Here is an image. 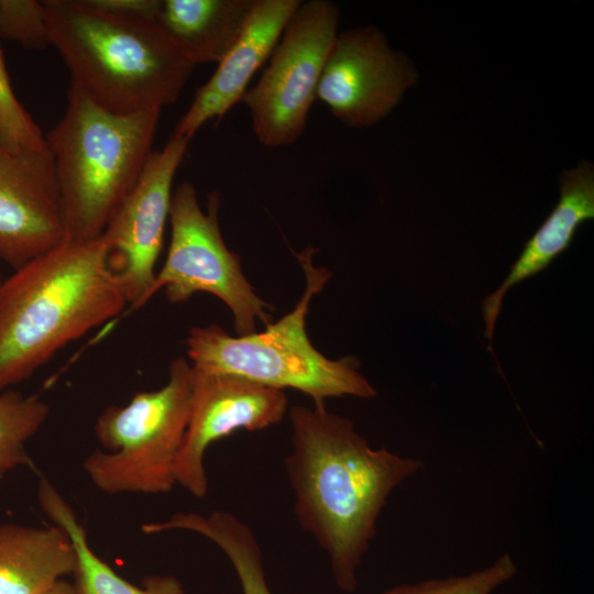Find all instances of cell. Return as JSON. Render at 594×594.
Masks as SVG:
<instances>
[{
  "instance_id": "cell-1",
  "label": "cell",
  "mask_w": 594,
  "mask_h": 594,
  "mask_svg": "<svg viewBox=\"0 0 594 594\" xmlns=\"http://www.w3.org/2000/svg\"><path fill=\"white\" fill-rule=\"evenodd\" d=\"M289 420L284 468L296 519L328 556L338 587L353 592L389 495L422 462L373 449L351 419L326 407L293 406Z\"/></svg>"
},
{
  "instance_id": "cell-2",
  "label": "cell",
  "mask_w": 594,
  "mask_h": 594,
  "mask_svg": "<svg viewBox=\"0 0 594 594\" xmlns=\"http://www.w3.org/2000/svg\"><path fill=\"white\" fill-rule=\"evenodd\" d=\"M128 305L102 234L65 240L14 270L0 287V392Z\"/></svg>"
},
{
  "instance_id": "cell-3",
  "label": "cell",
  "mask_w": 594,
  "mask_h": 594,
  "mask_svg": "<svg viewBox=\"0 0 594 594\" xmlns=\"http://www.w3.org/2000/svg\"><path fill=\"white\" fill-rule=\"evenodd\" d=\"M43 3L70 85L95 103L132 114L177 101L196 65L155 20L112 14L87 0Z\"/></svg>"
},
{
  "instance_id": "cell-4",
  "label": "cell",
  "mask_w": 594,
  "mask_h": 594,
  "mask_svg": "<svg viewBox=\"0 0 594 594\" xmlns=\"http://www.w3.org/2000/svg\"><path fill=\"white\" fill-rule=\"evenodd\" d=\"M161 112L114 113L69 86L64 113L45 134L66 240L102 234L153 152Z\"/></svg>"
},
{
  "instance_id": "cell-5",
  "label": "cell",
  "mask_w": 594,
  "mask_h": 594,
  "mask_svg": "<svg viewBox=\"0 0 594 594\" xmlns=\"http://www.w3.org/2000/svg\"><path fill=\"white\" fill-rule=\"evenodd\" d=\"M314 254L312 248L296 254L305 289L295 307L263 331L233 337L216 323L193 327L185 340L190 365L204 373L234 374L274 388L296 389L319 408L331 397H375L377 392L359 371L356 358L329 359L308 337L310 301L331 277L327 268L315 266Z\"/></svg>"
},
{
  "instance_id": "cell-6",
  "label": "cell",
  "mask_w": 594,
  "mask_h": 594,
  "mask_svg": "<svg viewBox=\"0 0 594 594\" xmlns=\"http://www.w3.org/2000/svg\"><path fill=\"white\" fill-rule=\"evenodd\" d=\"M194 370L184 356L169 365L160 389L141 392L125 406H108L95 425L107 451L84 460L92 483L107 494H164L176 485L175 462L187 429Z\"/></svg>"
},
{
  "instance_id": "cell-7",
  "label": "cell",
  "mask_w": 594,
  "mask_h": 594,
  "mask_svg": "<svg viewBox=\"0 0 594 594\" xmlns=\"http://www.w3.org/2000/svg\"><path fill=\"white\" fill-rule=\"evenodd\" d=\"M219 207V195L212 191L204 210L189 182L173 190L170 242L150 297L164 289L170 304H180L196 293H209L231 310L237 336L250 334L256 331L258 321L264 327L273 321L274 307L255 293L242 272L239 254L226 245Z\"/></svg>"
},
{
  "instance_id": "cell-8",
  "label": "cell",
  "mask_w": 594,
  "mask_h": 594,
  "mask_svg": "<svg viewBox=\"0 0 594 594\" xmlns=\"http://www.w3.org/2000/svg\"><path fill=\"white\" fill-rule=\"evenodd\" d=\"M339 9L328 0L301 2L257 82L242 100L266 147L295 143L305 132L318 84L338 34Z\"/></svg>"
},
{
  "instance_id": "cell-9",
  "label": "cell",
  "mask_w": 594,
  "mask_h": 594,
  "mask_svg": "<svg viewBox=\"0 0 594 594\" xmlns=\"http://www.w3.org/2000/svg\"><path fill=\"white\" fill-rule=\"evenodd\" d=\"M189 141L175 133L153 151L142 174L102 232L111 267L128 298V312L143 307L156 272L173 196V182Z\"/></svg>"
},
{
  "instance_id": "cell-10",
  "label": "cell",
  "mask_w": 594,
  "mask_h": 594,
  "mask_svg": "<svg viewBox=\"0 0 594 594\" xmlns=\"http://www.w3.org/2000/svg\"><path fill=\"white\" fill-rule=\"evenodd\" d=\"M416 79L415 67L380 30L356 28L337 34L316 99L345 125L362 129L387 117Z\"/></svg>"
},
{
  "instance_id": "cell-11",
  "label": "cell",
  "mask_w": 594,
  "mask_h": 594,
  "mask_svg": "<svg viewBox=\"0 0 594 594\" xmlns=\"http://www.w3.org/2000/svg\"><path fill=\"white\" fill-rule=\"evenodd\" d=\"M194 370L187 429L175 462L176 484L193 496L208 493L205 453L213 442L238 431L279 424L288 408L285 391L234 374Z\"/></svg>"
},
{
  "instance_id": "cell-12",
  "label": "cell",
  "mask_w": 594,
  "mask_h": 594,
  "mask_svg": "<svg viewBox=\"0 0 594 594\" xmlns=\"http://www.w3.org/2000/svg\"><path fill=\"white\" fill-rule=\"evenodd\" d=\"M65 240L50 150L0 144V261L16 270Z\"/></svg>"
},
{
  "instance_id": "cell-13",
  "label": "cell",
  "mask_w": 594,
  "mask_h": 594,
  "mask_svg": "<svg viewBox=\"0 0 594 594\" xmlns=\"http://www.w3.org/2000/svg\"><path fill=\"white\" fill-rule=\"evenodd\" d=\"M301 0H255L249 19L212 76L200 86L174 133L188 141L212 120L220 119L248 90L255 73L270 58Z\"/></svg>"
},
{
  "instance_id": "cell-14",
  "label": "cell",
  "mask_w": 594,
  "mask_h": 594,
  "mask_svg": "<svg viewBox=\"0 0 594 594\" xmlns=\"http://www.w3.org/2000/svg\"><path fill=\"white\" fill-rule=\"evenodd\" d=\"M593 218L594 169L591 163L582 161L576 167L562 173L557 206L526 242L498 288L483 299L484 334L490 350L496 320L508 289L547 268L569 248L578 229Z\"/></svg>"
},
{
  "instance_id": "cell-15",
  "label": "cell",
  "mask_w": 594,
  "mask_h": 594,
  "mask_svg": "<svg viewBox=\"0 0 594 594\" xmlns=\"http://www.w3.org/2000/svg\"><path fill=\"white\" fill-rule=\"evenodd\" d=\"M255 0H160L155 22L195 64L219 63L240 36Z\"/></svg>"
},
{
  "instance_id": "cell-16",
  "label": "cell",
  "mask_w": 594,
  "mask_h": 594,
  "mask_svg": "<svg viewBox=\"0 0 594 594\" xmlns=\"http://www.w3.org/2000/svg\"><path fill=\"white\" fill-rule=\"evenodd\" d=\"M74 566L72 542L58 526H0V594H42Z\"/></svg>"
},
{
  "instance_id": "cell-17",
  "label": "cell",
  "mask_w": 594,
  "mask_h": 594,
  "mask_svg": "<svg viewBox=\"0 0 594 594\" xmlns=\"http://www.w3.org/2000/svg\"><path fill=\"white\" fill-rule=\"evenodd\" d=\"M42 510L68 536L75 552V590L77 594H187L180 581L172 575H151L141 586L121 578L89 547L86 530L73 508L45 479L38 484Z\"/></svg>"
},
{
  "instance_id": "cell-18",
  "label": "cell",
  "mask_w": 594,
  "mask_h": 594,
  "mask_svg": "<svg viewBox=\"0 0 594 594\" xmlns=\"http://www.w3.org/2000/svg\"><path fill=\"white\" fill-rule=\"evenodd\" d=\"M152 530L155 534L187 530L211 540L233 566L242 594H273L266 581L262 551L253 530L230 512L217 509L208 515L176 513L164 521L154 522Z\"/></svg>"
},
{
  "instance_id": "cell-19",
  "label": "cell",
  "mask_w": 594,
  "mask_h": 594,
  "mask_svg": "<svg viewBox=\"0 0 594 594\" xmlns=\"http://www.w3.org/2000/svg\"><path fill=\"white\" fill-rule=\"evenodd\" d=\"M50 413L38 395L16 391L0 394V476L29 463L25 443L44 425Z\"/></svg>"
},
{
  "instance_id": "cell-20",
  "label": "cell",
  "mask_w": 594,
  "mask_h": 594,
  "mask_svg": "<svg viewBox=\"0 0 594 594\" xmlns=\"http://www.w3.org/2000/svg\"><path fill=\"white\" fill-rule=\"evenodd\" d=\"M516 572L515 561L505 553L487 566L468 574L400 584L381 594H493L509 582Z\"/></svg>"
},
{
  "instance_id": "cell-21",
  "label": "cell",
  "mask_w": 594,
  "mask_h": 594,
  "mask_svg": "<svg viewBox=\"0 0 594 594\" xmlns=\"http://www.w3.org/2000/svg\"><path fill=\"white\" fill-rule=\"evenodd\" d=\"M0 144L11 152L47 150L46 136L16 98L0 47Z\"/></svg>"
},
{
  "instance_id": "cell-22",
  "label": "cell",
  "mask_w": 594,
  "mask_h": 594,
  "mask_svg": "<svg viewBox=\"0 0 594 594\" xmlns=\"http://www.w3.org/2000/svg\"><path fill=\"white\" fill-rule=\"evenodd\" d=\"M0 38L31 51L51 46L43 1L0 0Z\"/></svg>"
},
{
  "instance_id": "cell-23",
  "label": "cell",
  "mask_w": 594,
  "mask_h": 594,
  "mask_svg": "<svg viewBox=\"0 0 594 594\" xmlns=\"http://www.w3.org/2000/svg\"><path fill=\"white\" fill-rule=\"evenodd\" d=\"M92 7L121 16L155 20L160 0H87Z\"/></svg>"
},
{
  "instance_id": "cell-24",
  "label": "cell",
  "mask_w": 594,
  "mask_h": 594,
  "mask_svg": "<svg viewBox=\"0 0 594 594\" xmlns=\"http://www.w3.org/2000/svg\"><path fill=\"white\" fill-rule=\"evenodd\" d=\"M42 594H77V592L74 584H70L61 579Z\"/></svg>"
},
{
  "instance_id": "cell-25",
  "label": "cell",
  "mask_w": 594,
  "mask_h": 594,
  "mask_svg": "<svg viewBox=\"0 0 594 594\" xmlns=\"http://www.w3.org/2000/svg\"><path fill=\"white\" fill-rule=\"evenodd\" d=\"M2 282H3V278H2L1 272H0V287H1Z\"/></svg>"
}]
</instances>
